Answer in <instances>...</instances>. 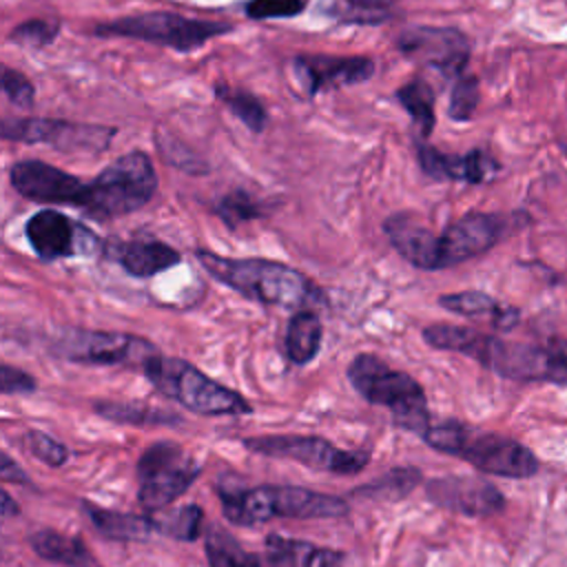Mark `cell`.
Returning a JSON list of instances; mask_svg holds the SVG:
<instances>
[{
  "label": "cell",
  "instance_id": "cb8c5ba5",
  "mask_svg": "<svg viewBox=\"0 0 567 567\" xmlns=\"http://www.w3.org/2000/svg\"><path fill=\"white\" fill-rule=\"evenodd\" d=\"M31 549L55 565L62 567H93V558L80 538L66 536L55 529H38L29 536Z\"/></svg>",
  "mask_w": 567,
  "mask_h": 567
},
{
  "label": "cell",
  "instance_id": "4dcf8cb0",
  "mask_svg": "<svg viewBox=\"0 0 567 567\" xmlns=\"http://www.w3.org/2000/svg\"><path fill=\"white\" fill-rule=\"evenodd\" d=\"M439 306L454 312V315H465V317H496L501 312V303L489 297L487 292L481 290H463V292H452V295H441Z\"/></svg>",
  "mask_w": 567,
  "mask_h": 567
},
{
  "label": "cell",
  "instance_id": "277c9868",
  "mask_svg": "<svg viewBox=\"0 0 567 567\" xmlns=\"http://www.w3.org/2000/svg\"><path fill=\"white\" fill-rule=\"evenodd\" d=\"M221 512L235 525H259L272 518H339L348 503L339 496L297 485H219Z\"/></svg>",
  "mask_w": 567,
  "mask_h": 567
},
{
  "label": "cell",
  "instance_id": "e0dca14e",
  "mask_svg": "<svg viewBox=\"0 0 567 567\" xmlns=\"http://www.w3.org/2000/svg\"><path fill=\"white\" fill-rule=\"evenodd\" d=\"M11 186L27 199L40 204H71L78 206L84 182L75 175L51 166L42 159H22L11 166Z\"/></svg>",
  "mask_w": 567,
  "mask_h": 567
},
{
  "label": "cell",
  "instance_id": "30bf717a",
  "mask_svg": "<svg viewBox=\"0 0 567 567\" xmlns=\"http://www.w3.org/2000/svg\"><path fill=\"white\" fill-rule=\"evenodd\" d=\"M233 27L228 22L197 20L168 11H153L131 18H117L113 22L97 24L95 35H120L153 42L159 47H171L177 51H193L204 42L228 33Z\"/></svg>",
  "mask_w": 567,
  "mask_h": 567
},
{
  "label": "cell",
  "instance_id": "6da1fadb",
  "mask_svg": "<svg viewBox=\"0 0 567 567\" xmlns=\"http://www.w3.org/2000/svg\"><path fill=\"white\" fill-rule=\"evenodd\" d=\"M421 337L436 350L461 352L512 381L567 383V339H554L547 346H532L505 341L476 332L467 326L452 323H432L423 328Z\"/></svg>",
  "mask_w": 567,
  "mask_h": 567
},
{
  "label": "cell",
  "instance_id": "9a60e30c",
  "mask_svg": "<svg viewBox=\"0 0 567 567\" xmlns=\"http://www.w3.org/2000/svg\"><path fill=\"white\" fill-rule=\"evenodd\" d=\"M396 47L405 58L434 66L443 75H461L470 60L467 38L450 27H410Z\"/></svg>",
  "mask_w": 567,
  "mask_h": 567
},
{
  "label": "cell",
  "instance_id": "4316f807",
  "mask_svg": "<svg viewBox=\"0 0 567 567\" xmlns=\"http://www.w3.org/2000/svg\"><path fill=\"white\" fill-rule=\"evenodd\" d=\"M396 100L410 113L421 137H427L434 128V91L423 80H412L396 91Z\"/></svg>",
  "mask_w": 567,
  "mask_h": 567
},
{
  "label": "cell",
  "instance_id": "60d3db41",
  "mask_svg": "<svg viewBox=\"0 0 567 567\" xmlns=\"http://www.w3.org/2000/svg\"><path fill=\"white\" fill-rule=\"evenodd\" d=\"M348 2L354 7H361V9H379L392 0H348Z\"/></svg>",
  "mask_w": 567,
  "mask_h": 567
},
{
  "label": "cell",
  "instance_id": "484cf974",
  "mask_svg": "<svg viewBox=\"0 0 567 567\" xmlns=\"http://www.w3.org/2000/svg\"><path fill=\"white\" fill-rule=\"evenodd\" d=\"M93 410L115 423H126V425H175L179 419L173 412L166 410H155L148 405H137V403H115V401H102L95 403Z\"/></svg>",
  "mask_w": 567,
  "mask_h": 567
},
{
  "label": "cell",
  "instance_id": "7a4b0ae2",
  "mask_svg": "<svg viewBox=\"0 0 567 567\" xmlns=\"http://www.w3.org/2000/svg\"><path fill=\"white\" fill-rule=\"evenodd\" d=\"M505 228V217L492 213H467L441 235H434L408 213H396L383 221L392 248L421 270H443L478 257L501 241Z\"/></svg>",
  "mask_w": 567,
  "mask_h": 567
},
{
  "label": "cell",
  "instance_id": "e575fe53",
  "mask_svg": "<svg viewBox=\"0 0 567 567\" xmlns=\"http://www.w3.org/2000/svg\"><path fill=\"white\" fill-rule=\"evenodd\" d=\"M60 31V24L58 20H42V18H35V20H27L22 24H18L9 40L11 42H18V44H24V47H44L49 42L55 40Z\"/></svg>",
  "mask_w": 567,
  "mask_h": 567
},
{
  "label": "cell",
  "instance_id": "8992f818",
  "mask_svg": "<svg viewBox=\"0 0 567 567\" xmlns=\"http://www.w3.org/2000/svg\"><path fill=\"white\" fill-rule=\"evenodd\" d=\"M346 374L350 385L368 403L390 410L396 427L419 436L430 427L427 399L421 383L412 374L390 368L383 359L370 352L357 354L348 363Z\"/></svg>",
  "mask_w": 567,
  "mask_h": 567
},
{
  "label": "cell",
  "instance_id": "1f68e13d",
  "mask_svg": "<svg viewBox=\"0 0 567 567\" xmlns=\"http://www.w3.org/2000/svg\"><path fill=\"white\" fill-rule=\"evenodd\" d=\"M215 215L228 226V228H237L239 224H246L250 219H257L264 215L261 204L248 195L246 190H233L228 195H224L217 204H215Z\"/></svg>",
  "mask_w": 567,
  "mask_h": 567
},
{
  "label": "cell",
  "instance_id": "2e32d148",
  "mask_svg": "<svg viewBox=\"0 0 567 567\" xmlns=\"http://www.w3.org/2000/svg\"><path fill=\"white\" fill-rule=\"evenodd\" d=\"M427 498L454 514L470 518L494 516L505 507V496L489 483L476 476H441L425 483Z\"/></svg>",
  "mask_w": 567,
  "mask_h": 567
},
{
  "label": "cell",
  "instance_id": "f35d334b",
  "mask_svg": "<svg viewBox=\"0 0 567 567\" xmlns=\"http://www.w3.org/2000/svg\"><path fill=\"white\" fill-rule=\"evenodd\" d=\"M0 478L4 483H24L31 485V478L22 472V467L18 463L11 461V456L7 452H2V465H0Z\"/></svg>",
  "mask_w": 567,
  "mask_h": 567
},
{
  "label": "cell",
  "instance_id": "5bb4252c",
  "mask_svg": "<svg viewBox=\"0 0 567 567\" xmlns=\"http://www.w3.org/2000/svg\"><path fill=\"white\" fill-rule=\"evenodd\" d=\"M24 235L42 261H55L75 255L86 257L102 248L95 233L53 208H44L31 215L24 224Z\"/></svg>",
  "mask_w": 567,
  "mask_h": 567
},
{
  "label": "cell",
  "instance_id": "d6a6232c",
  "mask_svg": "<svg viewBox=\"0 0 567 567\" xmlns=\"http://www.w3.org/2000/svg\"><path fill=\"white\" fill-rule=\"evenodd\" d=\"M24 447L31 456H35L38 461H42L44 465H51V467L64 465L71 454L64 443H60L58 439H53L44 432H38V430H31L24 434Z\"/></svg>",
  "mask_w": 567,
  "mask_h": 567
},
{
  "label": "cell",
  "instance_id": "f1b7e54d",
  "mask_svg": "<svg viewBox=\"0 0 567 567\" xmlns=\"http://www.w3.org/2000/svg\"><path fill=\"white\" fill-rule=\"evenodd\" d=\"M155 523V532L175 538V540H184L190 543L202 534V523H204V512L199 505L188 503L182 505L168 514L162 516H153Z\"/></svg>",
  "mask_w": 567,
  "mask_h": 567
},
{
  "label": "cell",
  "instance_id": "74e56055",
  "mask_svg": "<svg viewBox=\"0 0 567 567\" xmlns=\"http://www.w3.org/2000/svg\"><path fill=\"white\" fill-rule=\"evenodd\" d=\"M38 388L35 379L27 374L20 368H13L11 363L0 365V390L2 394H27Z\"/></svg>",
  "mask_w": 567,
  "mask_h": 567
},
{
  "label": "cell",
  "instance_id": "52a82bcc",
  "mask_svg": "<svg viewBox=\"0 0 567 567\" xmlns=\"http://www.w3.org/2000/svg\"><path fill=\"white\" fill-rule=\"evenodd\" d=\"M155 390L177 401L188 412L202 416H241L250 414V403L235 390L206 377L184 359L155 352L140 368Z\"/></svg>",
  "mask_w": 567,
  "mask_h": 567
},
{
  "label": "cell",
  "instance_id": "ac0fdd59",
  "mask_svg": "<svg viewBox=\"0 0 567 567\" xmlns=\"http://www.w3.org/2000/svg\"><path fill=\"white\" fill-rule=\"evenodd\" d=\"M295 73L306 95H317L328 89L359 84L372 78L374 62L363 55L339 58V55H297L292 60Z\"/></svg>",
  "mask_w": 567,
  "mask_h": 567
},
{
  "label": "cell",
  "instance_id": "ba28073f",
  "mask_svg": "<svg viewBox=\"0 0 567 567\" xmlns=\"http://www.w3.org/2000/svg\"><path fill=\"white\" fill-rule=\"evenodd\" d=\"M155 190L157 175L151 157L142 151H131L84 184L78 208L93 219H115L146 206Z\"/></svg>",
  "mask_w": 567,
  "mask_h": 567
},
{
  "label": "cell",
  "instance_id": "603a6c76",
  "mask_svg": "<svg viewBox=\"0 0 567 567\" xmlns=\"http://www.w3.org/2000/svg\"><path fill=\"white\" fill-rule=\"evenodd\" d=\"M321 339H323V326L319 315L310 308L295 310L286 328V357L295 365H306L317 357L321 348Z\"/></svg>",
  "mask_w": 567,
  "mask_h": 567
},
{
  "label": "cell",
  "instance_id": "d4e9b609",
  "mask_svg": "<svg viewBox=\"0 0 567 567\" xmlns=\"http://www.w3.org/2000/svg\"><path fill=\"white\" fill-rule=\"evenodd\" d=\"M204 549L208 567H261L255 554L246 551L235 536H230L226 529L217 525L208 527Z\"/></svg>",
  "mask_w": 567,
  "mask_h": 567
},
{
  "label": "cell",
  "instance_id": "9c48e42d",
  "mask_svg": "<svg viewBox=\"0 0 567 567\" xmlns=\"http://www.w3.org/2000/svg\"><path fill=\"white\" fill-rule=\"evenodd\" d=\"M199 474V461L179 443L155 441L137 461V501L146 512H159L177 501Z\"/></svg>",
  "mask_w": 567,
  "mask_h": 567
},
{
  "label": "cell",
  "instance_id": "8fae6325",
  "mask_svg": "<svg viewBox=\"0 0 567 567\" xmlns=\"http://www.w3.org/2000/svg\"><path fill=\"white\" fill-rule=\"evenodd\" d=\"M53 352L73 363L91 365H137L142 368L157 350L151 341L128 332L109 330H64L53 341Z\"/></svg>",
  "mask_w": 567,
  "mask_h": 567
},
{
  "label": "cell",
  "instance_id": "ffe728a7",
  "mask_svg": "<svg viewBox=\"0 0 567 567\" xmlns=\"http://www.w3.org/2000/svg\"><path fill=\"white\" fill-rule=\"evenodd\" d=\"M111 257L137 279H148L153 275H159L182 261V255L159 239H128L111 246Z\"/></svg>",
  "mask_w": 567,
  "mask_h": 567
},
{
  "label": "cell",
  "instance_id": "4fadbf2b",
  "mask_svg": "<svg viewBox=\"0 0 567 567\" xmlns=\"http://www.w3.org/2000/svg\"><path fill=\"white\" fill-rule=\"evenodd\" d=\"M115 128L97 124H75L49 117H7L2 122V137L27 142V144H49L60 151H91L100 153L109 146Z\"/></svg>",
  "mask_w": 567,
  "mask_h": 567
},
{
  "label": "cell",
  "instance_id": "7c38bea8",
  "mask_svg": "<svg viewBox=\"0 0 567 567\" xmlns=\"http://www.w3.org/2000/svg\"><path fill=\"white\" fill-rule=\"evenodd\" d=\"M244 445L264 456L288 458L306 467L332 474H357L370 463V454L363 450H341L321 436L303 434H275L246 439Z\"/></svg>",
  "mask_w": 567,
  "mask_h": 567
},
{
  "label": "cell",
  "instance_id": "f546056e",
  "mask_svg": "<svg viewBox=\"0 0 567 567\" xmlns=\"http://www.w3.org/2000/svg\"><path fill=\"white\" fill-rule=\"evenodd\" d=\"M215 95L221 100L233 115H237L250 131L259 133L266 126V111L259 104V100L241 89H230L226 84H215Z\"/></svg>",
  "mask_w": 567,
  "mask_h": 567
},
{
  "label": "cell",
  "instance_id": "d6986e66",
  "mask_svg": "<svg viewBox=\"0 0 567 567\" xmlns=\"http://www.w3.org/2000/svg\"><path fill=\"white\" fill-rule=\"evenodd\" d=\"M419 162L423 173L434 179H456V182H470V184L487 182L498 171V164L483 151L450 155L427 144L419 146Z\"/></svg>",
  "mask_w": 567,
  "mask_h": 567
},
{
  "label": "cell",
  "instance_id": "5b68a950",
  "mask_svg": "<svg viewBox=\"0 0 567 567\" xmlns=\"http://www.w3.org/2000/svg\"><path fill=\"white\" fill-rule=\"evenodd\" d=\"M421 439L441 454L458 456L481 472L505 478H529L540 465L536 454L516 439L481 432L458 421L430 423Z\"/></svg>",
  "mask_w": 567,
  "mask_h": 567
},
{
  "label": "cell",
  "instance_id": "8d00e7d4",
  "mask_svg": "<svg viewBox=\"0 0 567 567\" xmlns=\"http://www.w3.org/2000/svg\"><path fill=\"white\" fill-rule=\"evenodd\" d=\"M2 91L16 106L20 109L33 106V84L27 80V75H22L11 66L2 69Z\"/></svg>",
  "mask_w": 567,
  "mask_h": 567
},
{
  "label": "cell",
  "instance_id": "ab89813d",
  "mask_svg": "<svg viewBox=\"0 0 567 567\" xmlns=\"http://www.w3.org/2000/svg\"><path fill=\"white\" fill-rule=\"evenodd\" d=\"M20 514V507L16 505V501L11 498V494L7 489H2V518H9V516H16Z\"/></svg>",
  "mask_w": 567,
  "mask_h": 567
},
{
  "label": "cell",
  "instance_id": "44dd1931",
  "mask_svg": "<svg viewBox=\"0 0 567 567\" xmlns=\"http://www.w3.org/2000/svg\"><path fill=\"white\" fill-rule=\"evenodd\" d=\"M266 556L270 567H343L346 556L337 549L321 547L299 538H286L279 534L266 536Z\"/></svg>",
  "mask_w": 567,
  "mask_h": 567
},
{
  "label": "cell",
  "instance_id": "3957f363",
  "mask_svg": "<svg viewBox=\"0 0 567 567\" xmlns=\"http://www.w3.org/2000/svg\"><path fill=\"white\" fill-rule=\"evenodd\" d=\"M204 270L241 297L288 310H303L323 301V292L297 268L264 257H224L197 250Z\"/></svg>",
  "mask_w": 567,
  "mask_h": 567
},
{
  "label": "cell",
  "instance_id": "7402d4cb",
  "mask_svg": "<svg viewBox=\"0 0 567 567\" xmlns=\"http://www.w3.org/2000/svg\"><path fill=\"white\" fill-rule=\"evenodd\" d=\"M93 529L109 540H146L155 532L153 516L104 509L93 503L82 505Z\"/></svg>",
  "mask_w": 567,
  "mask_h": 567
},
{
  "label": "cell",
  "instance_id": "836d02e7",
  "mask_svg": "<svg viewBox=\"0 0 567 567\" xmlns=\"http://www.w3.org/2000/svg\"><path fill=\"white\" fill-rule=\"evenodd\" d=\"M478 104V82L474 75H461L452 89L450 97V117L465 122L474 115V109Z\"/></svg>",
  "mask_w": 567,
  "mask_h": 567
},
{
  "label": "cell",
  "instance_id": "d590c367",
  "mask_svg": "<svg viewBox=\"0 0 567 567\" xmlns=\"http://www.w3.org/2000/svg\"><path fill=\"white\" fill-rule=\"evenodd\" d=\"M306 9V0H250L246 4V13L252 20H270V18H292Z\"/></svg>",
  "mask_w": 567,
  "mask_h": 567
},
{
  "label": "cell",
  "instance_id": "83f0119b",
  "mask_svg": "<svg viewBox=\"0 0 567 567\" xmlns=\"http://www.w3.org/2000/svg\"><path fill=\"white\" fill-rule=\"evenodd\" d=\"M421 483V474L414 467H396L374 483L361 485L354 494L361 498H374V501H396L405 494H410Z\"/></svg>",
  "mask_w": 567,
  "mask_h": 567
}]
</instances>
